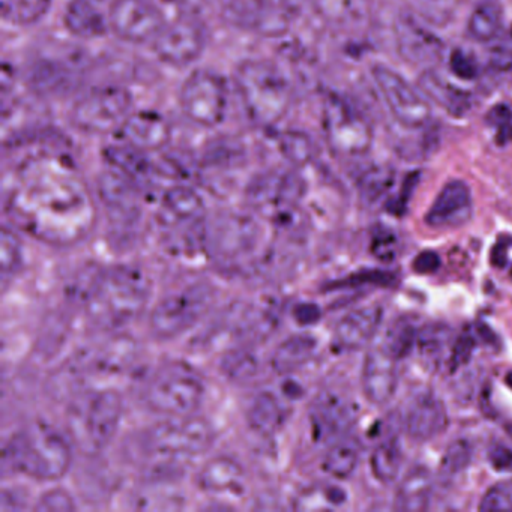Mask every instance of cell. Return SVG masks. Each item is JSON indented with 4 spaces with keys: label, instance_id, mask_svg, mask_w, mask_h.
<instances>
[{
    "label": "cell",
    "instance_id": "6da1fadb",
    "mask_svg": "<svg viewBox=\"0 0 512 512\" xmlns=\"http://www.w3.org/2000/svg\"><path fill=\"white\" fill-rule=\"evenodd\" d=\"M5 208L20 229L56 247L83 241L95 223L88 185L74 161L56 148H40L23 158Z\"/></svg>",
    "mask_w": 512,
    "mask_h": 512
},
{
    "label": "cell",
    "instance_id": "7a4b0ae2",
    "mask_svg": "<svg viewBox=\"0 0 512 512\" xmlns=\"http://www.w3.org/2000/svg\"><path fill=\"white\" fill-rule=\"evenodd\" d=\"M211 424L197 416H170L146 431L142 440L146 472L152 481H170L179 476L193 458L214 443Z\"/></svg>",
    "mask_w": 512,
    "mask_h": 512
},
{
    "label": "cell",
    "instance_id": "3957f363",
    "mask_svg": "<svg viewBox=\"0 0 512 512\" xmlns=\"http://www.w3.org/2000/svg\"><path fill=\"white\" fill-rule=\"evenodd\" d=\"M151 284L139 269L115 266L97 272L83 293L86 314L103 329H119L145 311Z\"/></svg>",
    "mask_w": 512,
    "mask_h": 512
},
{
    "label": "cell",
    "instance_id": "277c9868",
    "mask_svg": "<svg viewBox=\"0 0 512 512\" xmlns=\"http://www.w3.org/2000/svg\"><path fill=\"white\" fill-rule=\"evenodd\" d=\"M235 86L250 121L262 130H277L293 98V83L286 70L268 59H245L236 68Z\"/></svg>",
    "mask_w": 512,
    "mask_h": 512
},
{
    "label": "cell",
    "instance_id": "5b68a950",
    "mask_svg": "<svg viewBox=\"0 0 512 512\" xmlns=\"http://www.w3.org/2000/svg\"><path fill=\"white\" fill-rule=\"evenodd\" d=\"M71 446L52 425L37 421L11 436L4 445V470L37 481L64 478L71 466Z\"/></svg>",
    "mask_w": 512,
    "mask_h": 512
},
{
    "label": "cell",
    "instance_id": "8992f818",
    "mask_svg": "<svg viewBox=\"0 0 512 512\" xmlns=\"http://www.w3.org/2000/svg\"><path fill=\"white\" fill-rule=\"evenodd\" d=\"M263 230L251 214L227 212L206 226L205 251L226 271H242L265 263L271 251L262 248Z\"/></svg>",
    "mask_w": 512,
    "mask_h": 512
},
{
    "label": "cell",
    "instance_id": "52a82bcc",
    "mask_svg": "<svg viewBox=\"0 0 512 512\" xmlns=\"http://www.w3.org/2000/svg\"><path fill=\"white\" fill-rule=\"evenodd\" d=\"M124 415V401L115 389L80 392L68 407V428L86 454L103 451L115 439Z\"/></svg>",
    "mask_w": 512,
    "mask_h": 512
},
{
    "label": "cell",
    "instance_id": "ba28073f",
    "mask_svg": "<svg viewBox=\"0 0 512 512\" xmlns=\"http://www.w3.org/2000/svg\"><path fill=\"white\" fill-rule=\"evenodd\" d=\"M205 395L200 374L184 361L161 364L146 380L143 400L152 412L167 416L193 415Z\"/></svg>",
    "mask_w": 512,
    "mask_h": 512
},
{
    "label": "cell",
    "instance_id": "9c48e42d",
    "mask_svg": "<svg viewBox=\"0 0 512 512\" xmlns=\"http://www.w3.org/2000/svg\"><path fill=\"white\" fill-rule=\"evenodd\" d=\"M322 130L326 145L337 157H365L373 148L370 119L349 98L328 92L322 101Z\"/></svg>",
    "mask_w": 512,
    "mask_h": 512
},
{
    "label": "cell",
    "instance_id": "30bf717a",
    "mask_svg": "<svg viewBox=\"0 0 512 512\" xmlns=\"http://www.w3.org/2000/svg\"><path fill=\"white\" fill-rule=\"evenodd\" d=\"M133 112V95L128 89L104 85L86 92L74 103L70 122L77 131L88 136H116Z\"/></svg>",
    "mask_w": 512,
    "mask_h": 512
},
{
    "label": "cell",
    "instance_id": "8fae6325",
    "mask_svg": "<svg viewBox=\"0 0 512 512\" xmlns=\"http://www.w3.org/2000/svg\"><path fill=\"white\" fill-rule=\"evenodd\" d=\"M221 14L229 25L263 38L289 35L299 10V0H223Z\"/></svg>",
    "mask_w": 512,
    "mask_h": 512
},
{
    "label": "cell",
    "instance_id": "7c38bea8",
    "mask_svg": "<svg viewBox=\"0 0 512 512\" xmlns=\"http://www.w3.org/2000/svg\"><path fill=\"white\" fill-rule=\"evenodd\" d=\"M178 101L191 125L202 130L217 128L226 119L229 106L226 80L215 71H193L182 83Z\"/></svg>",
    "mask_w": 512,
    "mask_h": 512
},
{
    "label": "cell",
    "instance_id": "4fadbf2b",
    "mask_svg": "<svg viewBox=\"0 0 512 512\" xmlns=\"http://www.w3.org/2000/svg\"><path fill=\"white\" fill-rule=\"evenodd\" d=\"M215 292L208 283L191 284L158 302L151 314L152 334L161 340L179 337L193 328L214 302Z\"/></svg>",
    "mask_w": 512,
    "mask_h": 512
},
{
    "label": "cell",
    "instance_id": "5bb4252c",
    "mask_svg": "<svg viewBox=\"0 0 512 512\" xmlns=\"http://www.w3.org/2000/svg\"><path fill=\"white\" fill-rule=\"evenodd\" d=\"M371 77L382 95L386 109L398 125L410 131L422 130L430 125L433 109L418 86H413L386 65H374Z\"/></svg>",
    "mask_w": 512,
    "mask_h": 512
},
{
    "label": "cell",
    "instance_id": "9a60e30c",
    "mask_svg": "<svg viewBox=\"0 0 512 512\" xmlns=\"http://www.w3.org/2000/svg\"><path fill=\"white\" fill-rule=\"evenodd\" d=\"M205 20L187 16H172L160 34L152 41L151 49L158 61L173 68L190 67L202 58L206 49Z\"/></svg>",
    "mask_w": 512,
    "mask_h": 512
},
{
    "label": "cell",
    "instance_id": "2e32d148",
    "mask_svg": "<svg viewBox=\"0 0 512 512\" xmlns=\"http://www.w3.org/2000/svg\"><path fill=\"white\" fill-rule=\"evenodd\" d=\"M107 17L110 32L134 46H151L167 22L163 7L155 0H112Z\"/></svg>",
    "mask_w": 512,
    "mask_h": 512
},
{
    "label": "cell",
    "instance_id": "e0dca14e",
    "mask_svg": "<svg viewBox=\"0 0 512 512\" xmlns=\"http://www.w3.org/2000/svg\"><path fill=\"white\" fill-rule=\"evenodd\" d=\"M86 73L85 55L71 49L49 50L31 62L28 80L41 97L73 91Z\"/></svg>",
    "mask_w": 512,
    "mask_h": 512
},
{
    "label": "cell",
    "instance_id": "ac0fdd59",
    "mask_svg": "<svg viewBox=\"0 0 512 512\" xmlns=\"http://www.w3.org/2000/svg\"><path fill=\"white\" fill-rule=\"evenodd\" d=\"M137 343L133 338L118 335L104 343L82 350L67 365L71 382H82L88 376H118L133 367L137 359Z\"/></svg>",
    "mask_w": 512,
    "mask_h": 512
},
{
    "label": "cell",
    "instance_id": "d6986e66",
    "mask_svg": "<svg viewBox=\"0 0 512 512\" xmlns=\"http://www.w3.org/2000/svg\"><path fill=\"white\" fill-rule=\"evenodd\" d=\"M98 196L116 233L133 232L142 217V191L121 173L110 169L98 179Z\"/></svg>",
    "mask_w": 512,
    "mask_h": 512
},
{
    "label": "cell",
    "instance_id": "ffe728a7",
    "mask_svg": "<svg viewBox=\"0 0 512 512\" xmlns=\"http://www.w3.org/2000/svg\"><path fill=\"white\" fill-rule=\"evenodd\" d=\"M358 418V407L341 392L325 391L311 407V424L319 440H334L346 436Z\"/></svg>",
    "mask_w": 512,
    "mask_h": 512
},
{
    "label": "cell",
    "instance_id": "44dd1931",
    "mask_svg": "<svg viewBox=\"0 0 512 512\" xmlns=\"http://www.w3.org/2000/svg\"><path fill=\"white\" fill-rule=\"evenodd\" d=\"M172 134V125L163 113L157 110H134L116 133V139L152 154L169 148Z\"/></svg>",
    "mask_w": 512,
    "mask_h": 512
},
{
    "label": "cell",
    "instance_id": "7402d4cb",
    "mask_svg": "<svg viewBox=\"0 0 512 512\" xmlns=\"http://www.w3.org/2000/svg\"><path fill=\"white\" fill-rule=\"evenodd\" d=\"M415 14H403L395 23V41L401 58L410 64L436 62L443 53V44Z\"/></svg>",
    "mask_w": 512,
    "mask_h": 512
},
{
    "label": "cell",
    "instance_id": "603a6c76",
    "mask_svg": "<svg viewBox=\"0 0 512 512\" xmlns=\"http://www.w3.org/2000/svg\"><path fill=\"white\" fill-rule=\"evenodd\" d=\"M397 359L383 344L371 347L362 367V389L374 406H385L394 398L398 386Z\"/></svg>",
    "mask_w": 512,
    "mask_h": 512
},
{
    "label": "cell",
    "instance_id": "cb8c5ba5",
    "mask_svg": "<svg viewBox=\"0 0 512 512\" xmlns=\"http://www.w3.org/2000/svg\"><path fill=\"white\" fill-rule=\"evenodd\" d=\"M472 215V191L466 182L454 179L437 194L425 215V223L433 229H455L469 223Z\"/></svg>",
    "mask_w": 512,
    "mask_h": 512
},
{
    "label": "cell",
    "instance_id": "d4e9b609",
    "mask_svg": "<svg viewBox=\"0 0 512 512\" xmlns=\"http://www.w3.org/2000/svg\"><path fill=\"white\" fill-rule=\"evenodd\" d=\"M104 157H106L110 169L121 173L128 181L133 182L142 193L154 188L161 179L157 161L152 160L151 154L142 149L118 142L106 149Z\"/></svg>",
    "mask_w": 512,
    "mask_h": 512
},
{
    "label": "cell",
    "instance_id": "484cf974",
    "mask_svg": "<svg viewBox=\"0 0 512 512\" xmlns=\"http://www.w3.org/2000/svg\"><path fill=\"white\" fill-rule=\"evenodd\" d=\"M445 404L431 392L418 395L404 416V430L410 439L428 442L442 434L448 427Z\"/></svg>",
    "mask_w": 512,
    "mask_h": 512
},
{
    "label": "cell",
    "instance_id": "4316f807",
    "mask_svg": "<svg viewBox=\"0 0 512 512\" xmlns=\"http://www.w3.org/2000/svg\"><path fill=\"white\" fill-rule=\"evenodd\" d=\"M383 308L379 305L356 308L338 320L334 329V346L343 352L362 349L379 331Z\"/></svg>",
    "mask_w": 512,
    "mask_h": 512
},
{
    "label": "cell",
    "instance_id": "83f0119b",
    "mask_svg": "<svg viewBox=\"0 0 512 512\" xmlns=\"http://www.w3.org/2000/svg\"><path fill=\"white\" fill-rule=\"evenodd\" d=\"M245 470L232 457L211 458L197 473L196 482L200 490L211 494H241L245 488Z\"/></svg>",
    "mask_w": 512,
    "mask_h": 512
},
{
    "label": "cell",
    "instance_id": "f1b7e54d",
    "mask_svg": "<svg viewBox=\"0 0 512 512\" xmlns=\"http://www.w3.org/2000/svg\"><path fill=\"white\" fill-rule=\"evenodd\" d=\"M247 163L245 145L236 137H220L206 146L199 163V178L239 172Z\"/></svg>",
    "mask_w": 512,
    "mask_h": 512
},
{
    "label": "cell",
    "instance_id": "f546056e",
    "mask_svg": "<svg viewBox=\"0 0 512 512\" xmlns=\"http://www.w3.org/2000/svg\"><path fill=\"white\" fill-rule=\"evenodd\" d=\"M65 29L79 40L92 41L110 32L109 17L94 0H71L65 8Z\"/></svg>",
    "mask_w": 512,
    "mask_h": 512
},
{
    "label": "cell",
    "instance_id": "4dcf8cb0",
    "mask_svg": "<svg viewBox=\"0 0 512 512\" xmlns=\"http://www.w3.org/2000/svg\"><path fill=\"white\" fill-rule=\"evenodd\" d=\"M418 88L428 101H433L452 115H464L472 104V95L469 92L458 88L434 70H427L421 74Z\"/></svg>",
    "mask_w": 512,
    "mask_h": 512
},
{
    "label": "cell",
    "instance_id": "1f68e13d",
    "mask_svg": "<svg viewBox=\"0 0 512 512\" xmlns=\"http://www.w3.org/2000/svg\"><path fill=\"white\" fill-rule=\"evenodd\" d=\"M433 494V476L424 466L410 469L397 491V509L407 512L425 511Z\"/></svg>",
    "mask_w": 512,
    "mask_h": 512
},
{
    "label": "cell",
    "instance_id": "d6a6232c",
    "mask_svg": "<svg viewBox=\"0 0 512 512\" xmlns=\"http://www.w3.org/2000/svg\"><path fill=\"white\" fill-rule=\"evenodd\" d=\"M503 17L505 16L499 0H479L467 20V35L475 43H491L502 32Z\"/></svg>",
    "mask_w": 512,
    "mask_h": 512
},
{
    "label": "cell",
    "instance_id": "836d02e7",
    "mask_svg": "<svg viewBox=\"0 0 512 512\" xmlns=\"http://www.w3.org/2000/svg\"><path fill=\"white\" fill-rule=\"evenodd\" d=\"M287 412L277 395L272 392H260L250 409H248V424L260 436H274L286 421Z\"/></svg>",
    "mask_w": 512,
    "mask_h": 512
},
{
    "label": "cell",
    "instance_id": "e575fe53",
    "mask_svg": "<svg viewBox=\"0 0 512 512\" xmlns=\"http://www.w3.org/2000/svg\"><path fill=\"white\" fill-rule=\"evenodd\" d=\"M361 451V442L355 436L346 434L329 446L323 457V470L332 478L347 479L358 467Z\"/></svg>",
    "mask_w": 512,
    "mask_h": 512
},
{
    "label": "cell",
    "instance_id": "d590c367",
    "mask_svg": "<svg viewBox=\"0 0 512 512\" xmlns=\"http://www.w3.org/2000/svg\"><path fill=\"white\" fill-rule=\"evenodd\" d=\"M316 340L310 335H292L275 349L271 358L272 368L278 374H290L304 367L316 350Z\"/></svg>",
    "mask_w": 512,
    "mask_h": 512
},
{
    "label": "cell",
    "instance_id": "8d00e7d4",
    "mask_svg": "<svg viewBox=\"0 0 512 512\" xmlns=\"http://www.w3.org/2000/svg\"><path fill=\"white\" fill-rule=\"evenodd\" d=\"M452 331L443 323H431L418 331L416 350L425 367L437 370L445 358L446 350L451 352Z\"/></svg>",
    "mask_w": 512,
    "mask_h": 512
},
{
    "label": "cell",
    "instance_id": "74e56055",
    "mask_svg": "<svg viewBox=\"0 0 512 512\" xmlns=\"http://www.w3.org/2000/svg\"><path fill=\"white\" fill-rule=\"evenodd\" d=\"M317 16L331 26L355 25L367 16V0H313Z\"/></svg>",
    "mask_w": 512,
    "mask_h": 512
},
{
    "label": "cell",
    "instance_id": "f35d334b",
    "mask_svg": "<svg viewBox=\"0 0 512 512\" xmlns=\"http://www.w3.org/2000/svg\"><path fill=\"white\" fill-rule=\"evenodd\" d=\"M53 0H0L2 19L16 28H31L46 19Z\"/></svg>",
    "mask_w": 512,
    "mask_h": 512
},
{
    "label": "cell",
    "instance_id": "ab89813d",
    "mask_svg": "<svg viewBox=\"0 0 512 512\" xmlns=\"http://www.w3.org/2000/svg\"><path fill=\"white\" fill-rule=\"evenodd\" d=\"M401 463H403V449H401L400 442L394 437L377 443L371 452V472L383 484H391L398 478Z\"/></svg>",
    "mask_w": 512,
    "mask_h": 512
},
{
    "label": "cell",
    "instance_id": "60d3db41",
    "mask_svg": "<svg viewBox=\"0 0 512 512\" xmlns=\"http://www.w3.org/2000/svg\"><path fill=\"white\" fill-rule=\"evenodd\" d=\"M277 145L284 160L295 169H305L316 161L317 146L308 134L286 131L277 137Z\"/></svg>",
    "mask_w": 512,
    "mask_h": 512
},
{
    "label": "cell",
    "instance_id": "b9f144b4",
    "mask_svg": "<svg viewBox=\"0 0 512 512\" xmlns=\"http://www.w3.org/2000/svg\"><path fill=\"white\" fill-rule=\"evenodd\" d=\"M415 16L433 29L451 25L460 11L463 0H413Z\"/></svg>",
    "mask_w": 512,
    "mask_h": 512
},
{
    "label": "cell",
    "instance_id": "7bdbcfd3",
    "mask_svg": "<svg viewBox=\"0 0 512 512\" xmlns=\"http://www.w3.org/2000/svg\"><path fill=\"white\" fill-rule=\"evenodd\" d=\"M347 500L346 491L337 485L320 484L308 487L295 499V508L301 511H317V509H335L344 505Z\"/></svg>",
    "mask_w": 512,
    "mask_h": 512
},
{
    "label": "cell",
    "instance_id": "ee69618b",
    "mask_svg": "<svg viewBox=\"0 0 512 512\" xmlns=\"http://www.w3.org/2000/svg\"><path fill=\"white\" fill-rule=\"evenodd\" d=\"M394 182L395 172L391 167H371L358 179L359 197L367 205H374L391 191Z\"/></svg>",
    "mask_w": 512,
    "mask_h": 512
},
{
    "label": "cell",
    "instance_id": "f6af8a7d",
    "mask_svg": "<svg viewBox=\"0 0 512 512\" xmlns=\"http://www.w3.org/2000/svg\"><path fill=\"white\" fill-rule=\"evenodd\" d=\"M416 340L418 329L407 320H397L394 325L389 326L382 344L397 361H400L415 350Z\"/></svg>",
    "mask_w": 512,
    "mask_h": 512
},
{
    "label": "cell",
    "instance_id": "bcb514c9",
    "mask_svg": "<svg viewBox=\"0 0 512 512\" xmlns=\"http://www.w3.org/2000/svg\"><path fill=\"white\" fill-rule=\"evenodd\" d=\"M23 262V247L19 236L4 226L0 233V271H2V281L8 283L13 275L17 274Z\"/></svg>",
    "mask_w": 512,
    "mask_h": 512
},
{
    "label": "cell",
    "instance_id": "7dc6e473",
    "mask_svg": "<svg viewBox=\"0 0 512 512\" xmlns=\"http://www.w3.org/2000/svg\"><path fill=\"white\" fill-rule=\"evenodd\" d=\"M221 370L229 379L244 382V380L256 376L259 364H257L256 356L251 350L235 349L230 350L224 356L223 361H221Z\"/></svg>",
    "mask_w": 512,
    "mask_h": 512
},
{
    "label": "cell",
    "instance_id": "c3c4849f",
    "mask_svg": "<svg viewBox=\"0 0 512 512\" xmlns=\"http://www.w3.org/2000/svg\"><path fill=\"white\" fill-rule=\"evenodd\" d=\"M473 457V448L467 440L458 439L446 448L440 464V476L451 479L460 475L469 467Z\"/></svg>",
    "mask_w": 512,
    "mask_h": 512
},
{
    "label": "cell",
    "instance_id": "681fc988",
    "mask_svg": "<svg viewBox=\"0 0 512 512\" xmlns=\"http://www.w3.org/2000/svg\"><path fill=\"white\" fill-rule=\"evenodd\" d=\"M397 281L398 278L394 272L367 269V271H361L358 274L349 275L343 280L335 281L329 286V289H350V287L361 286L391 287L395 286Z\"/></svg>",
    "mask_w": 512,
    "mask_h": 512
},
{
    "label": "cell",
    "instance_id": "f907efd6",
    "mask_svg": "<svg viewBox=\"0 0 512 512\" xmlns=\"http://www.w3.org/2000/svg\"><path fill=\"white\" fill-rule=\"evenodd\" d=\"M223 0H163L173 11V16L194 17V19L205 20L214 8H221Z\"/></svg>",
    "mask_w": 512,
    "mask_h": 512
},
{
    "label": "cell",
    "instance_id": "816d5d0a",
    "mask_svg": "<svg viewBox=\"0 0 512 512\" xmlns=\"http://www.w3.org/2000/svg\"><path fill=\"white\" fill-rule=\"evenodd\" d=\"M40 512H68L76 511V500L64 488H53L41 494L34 506Z\"/></svg>",
    "mask_w": 512,
    "mask_h": 512
},
{
    "label": "cell",
    "instance_id": "f5cc1de1",
    "mask_svg": "<svg viewBox=\"0 0 512 512\" xmlns=\"http://www.w3.org/2000/svg\"><path fill=\"white\" fill-rule=\"evenodd\" d=\"M371 253L382 262H394L400 254L397 235L389 229H379L371 239Z\"/></svg>",
    "mask_w": 512,
    "mask_h": 512
},
{
    "label": "cell",
    "instance_id": "db71d44e",
    "mask_svg": "<svg viewBox=\"0 0 512 512\" xmlns=\"http://www.w3.org/2000/svg\"><path fill=\"white\" fill-rule=\"evenodd\" d=\"M481 511H512V481L500 482L482 497Z\"/></svg>",
    "mask_w": 512,
    "mask_h": 512
},
{
    "label": "cell",
    "instance_id": "11a10c76",
    "mask_svg": "<svg viewBox=\"0 0 512 512\" xmlns=\"http://www.w3.org/2000/svg\"><path fill=\"white\" fill-rule=\"evenodd\" d=\"M475 347V338L472 335L464 334L454 340L451 352H449V370L457 371L458 368L466 365L472 359Z\"/></svg>",
    "mask_w": 512,
    "mask_h": 512
},
{
    "label": "cell",
    "instance_id": "9f6ffc18",
    "mask_svg": "<svg viewBox=\"0 0 512 512\" xmlns=\"http://www.w3.org/2000/svg\"><path fill=\"white\" fill-rule=\"evenodd\" d=\"M449 68H451L452 73H454L455 76L460 77V79L463 80L475 79L476 73H478L472 59H470L469 56L464 55L460 50H455V52L452 53Z\"/></svg>",
    "mask_w": 512,
    "mask_h": 512
},
{
    "label": "cell",
    "instance_id": "6f0895ef",
    "mask_svg": "<svg viewBox=\"0 0 512 512\" xmlns=\"http://www.w3.org/2000/svg\"><path fill=\"white\" fill-rule=\"evenodd\" d=\"M490 463L499 472H512V449L496 445L490 451Z\"/></svg>",
    "mask_w": 512,
    "mask_h": 512
},
{
    "label": "cell",
    "instance_id": "680465c9",
    "mask_svg": "<svg viewBox=\"0 0 512 512\" xmlns=\"http://www.w3.org/2000/svg\"><path fill=\"white\" fill-rule=\"evenodd\" d=\"M412 266L418 274H434L440 268V257L434 251H422L415 257Z\"/></svg>",
    "mask_w": 512,
    "mask_h": 512
},
{
    "label": "cell",
    "instance_id": "91938a15",
    "mask_svg": "<svg viewBox=\"0 0 512 512\" xmlns=\"http://www.w3.org/2000/svg\"><path fill=\"white\" fill-rule=\"evenodd\" d=\"M488 124L496 128L499 134L503 133V128L511 127L512 125V112L505 104H497L490 110L487 116Z\"/></svg>",
    "mask_w": 512,
    "mask_h": 512
},
{
    "label": "cell",
    "instance_id": "94428289",
    "mask_svg": "<svg viewBox=\"0 0 512 512\" xmlns=\"http://www.w3.org/2000/svg\"><path fill=\"white\" fill-rule=\"evenodd\" d=\"M416 182H418V175H409V178L404 182V188L401 190L400 196L394 200V202L389 203V211L395 215L404 214L406 211L407 202H409L410 196H412L413 188L416 187Z\"/></svg>",
    "mask_w": 512,
    "mask_h": 512
},
{
    "label": "cell",
    "instance_id": "6125c7cd",
    "mask_svg": "<svg viewBox=\"0 0 512 512\" xmlns=\"http://www.w3.org/2000/svg\"><path fill=\"white\" fill-rule=\"evenodd\" d=\"M296 319L302 325H311L320 319V308L314 304H302L296 308Z\"/></svg>",
    "mask_w": 512,
    "mask_h": 512
},
{
    "label": "cell",
    "instance_id": "be15d7a7",
    "mask_svg": "<svg viewBox=\"0 0 512 512\" xmlns=\"http://www.w3.org/2000/svg\"><path fill=\"white\" fill-rule=\"evenodd\" d=\"M509 241H499V244L494 245L493 253H491V263L502 268L506 263V253H508Z\"/></svg>",
    "mask_w": 512,
    "mask_h": 512
},
{
    "label": "cell",
    "instance_id": "e7e4bbea",
    "mask_svg": "<svg viewBox=\"0 0 512 512\" xmlns=\"http://www.w3.org/2000/svg\"><path fill=\"white\" fill-rule=\"evenodd\" d=\"M506 380H508L509 385L512 386V373L508 374V377H506Z\"/></svg>",
    "mask_w": 512,
    "mask_h": 512
},
{
    "label": "cell",
    "instance_id": "03108f58",
    "mask_svg": "<svg viewBox=\"0 0 512 512\" xmlns=\"http://www.w3.org/2000/svg\"><path fill=\"white\" fill-rule=\"evenodd\" d=\"M511 277H512V269H511Z\"/></svg>",
    "mask_w": 512,
    "mask_h": 512
}]
</instances>
